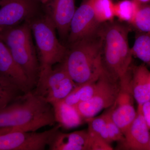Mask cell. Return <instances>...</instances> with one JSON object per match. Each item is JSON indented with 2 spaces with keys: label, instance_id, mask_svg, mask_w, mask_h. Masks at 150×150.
Returning a JSON list of instances; mask_svg holds the SVG:
<instances>
[{
  "label": "cell",
  "instance_id": "21",
  "mask_svg": "<svg viewBox=\"0 0 150 150\" xmlns=\"http://www.w3.org/2000/svg\"><path fill=\"white\" fill-rule=\"evenodd\" d=\"M95 16L100 24L114 20V3L112 0H89Z\"/></svg>",
  "mask_w": 150,
  "mask_h": 150
},
{
  "label": "cell",
  "instance_id": "6",
  "mask_svg": "<svg viewBox=\"0 0 150 150\" xmlns=\"http://www.w3.org/2000/svg\"><path fill=\"white\" fill-rule=\"evenodd\" d=\"M120 89L119 79L104 68L96 81L93 96L89 100L79 103L76 107L84 120L93 118L101 110L114 104Z\"/></svg>",
  "mask_w": 150,
  "mask_h": 150
},
{
  "label": "cell",
  "instance_id": "2",
  "mask_svg": "<svg viewBox=\"0 0 150 150\" xmlns=\"http://www.w3.org/2000/svg\"><path fill=\"white\" fill-rule=\"evenodd\" d=\"M67 46L62 64L76 84L96 81L104 69L100 28L93 35Z\"/></svg>",
  "mask_w": 150,
  "mask_h": 150
},
{
  "label": "cell",
  "instance_id": "17",
  "mask_svg": "<svg viewBox=\"0 0 150 150\" xmlns=\"http://www.w3.org/2000/svg\"><path fill=\"white\" fill-rule=\"evenodd\" d=\"M51 105L54 110L55 121L61 128L72 129L83 123L84 119L76 106L69 105L64 100L54 103Z\"/></svg>",
  "mask_w": 150,
  "mask_h": 150
},
{
  "label": "cell",
  "instance_id": "24",
  "mask_svg": "<svg viewBox=\"0 0 150 150\" xmlns=\"http://www.w3.org/2000/svg\"><path fill=\"white\" fill-rule=\"evenodd\" d=\"M19 92L16 87L0 78V109L14 100Z\"/></svg>",
  "mask_w": 150,
  "mask_h": 150
},
{
  "label": "cell",
  "instance_id": "12",
  "mask_svg": "<svg viewBox=\"0 0 150 150\" xmlns=\"http://www.w3.org/2000/svg\"><path fill=\"white\" fill-rule=\"evenodd\" d=\"M0 78L26 93L33 88L27 76L13 59L5 43L0 38Z\"/></svg>",
  "mask_w": 150,
  "mask_h": 150
},
{
  "label": "cell",
  "instance_id": "8",
  "mask_svg": "<svg viewBox=\"0 0 150 150\" xmlns=\"http://www.w3.org/2000/svg\"><path fill=\"white\" fill-rule=\"evenodd\" d=\"M61 128L59 125L42 132L13 131L0 134V150H43Z\"/></svg>",
  "mask_w": 150,
  "mask_h": 150
},
{
  "label": "cell",
  "instance_id": "28",
  "mask_svg": "<svg viewBox=\"0 0 150 150\" xmlns=\"http://www.w3.org/2000/svg\"><path fill=\"white\" fill-rule=\"evenodd\" d=\"M135 1H137L141 4H149L150 2V0H135Z\"/></svg>",
  "mask_w": 150,
  "mask_h": 150
},
{
  "label": "cell",
  "instance_id": "27",
  "mask_svg": "<svg viewBox=\"0 0 150 150\" xmlns=\"http://www.w3.org/2000/svg\"><path fill=\"white\" fill-rule=\"evenodd\" d=\"M141 108L143 117L150 130V100L144 103Z\"/></svg>",
  "mask_w": 150,
  "mask_h": 150
},
{
  "label": "cell",
  "instance_id": "1",
  "mask_svg": "<svg viewBox=\"0 0 150 150\" xmlns=\"http://www.w3.org/2000/svg\"><path fill=\"white\" fill-rule=\"evenodd\" d=\"M56 123L52 105L32 91L19 95L0 109V129L9 131L35 132Z\"/></svg>",
  "mask_w": 150,
  "mask_h": 150
},
{
  "label": "cell",
  "instance_id": "3",
  "mask_svg": "<svg viewBox=\"0 0 150 150\" xmlns=\"http://www.w3.org/2000/svg\"><path fill=\"white\" fill-rule=\"evenodd\" d=\"M130 30L124 23L114 20L102 23L100 27L103 67L121 83L129 81L131 76L133 55L128 39Z\"/></svg>",
  "mask_w": 150,
  "mask_h": 150
},
{
  "label": "cell",
  "instance_id": "31",
  "mask_svg": "<svg viewBox=\"0 0 150 150\" xmlns=\"http://www.w3.org/2000/svg\"><path fill=\"white\" fill-rule=\"evenodd\" d=\"M149 150H150V136L149 138Z\"/></svg>",
  "mask_w": 150,
  "mask_h": 150
},
{
  "label": "cell",
  "instance_id": "30",
  "mask_svg": "<svg viewBox=\"0 0 150 150\" xmlns=\"http://www.w3.org/2000/svg\"><path fill=\"white\" fill-rule=\"evenodd\" d=\"M4 1L5 0H0V6L3 4Z\"/></svg>",
  "mask_w": 150,
  "mask_h": 150
},
{
  "label": "cell",
  "instance_id": "22",
  "mask_svg": "<svg viewBox=\"0 0 150 150\" xmlns=\"http://www.w3.org/2000/svg\"><path fill=\"white\" fill-rule=\"evenodd\" d=\"M85 121L88 124L87 131L89 134L98 136L110 144L111 142L108 136L104 113L98 117L86 119Z\"/></svg>",
  "mask_w": 150,
  "mask_h": 150
},
{
  "label": "cell",
  "instance_id": "5",
  "mask_svg": "<svg viewBox=\"0 0 150 150\" xmlns=\"http://www.w3.org/2000/svg\"><path fill=\"white\" fill-rule=\"evenodd\" d=\"M40 65V71L52 68L62 63L67 51V46L56 35V29L43 11L29 21Z\"/></svg>",
  "mask_w": 150,
  "mask_h": 150
},
{
  "label": "cell",
  "instance_id": "10",
  "mask_svg": "<svg viewBox=\"0 0 150 150\" xmlns=\"http://www.w3.org/2000/svg\"><path fill=\"white\" fill-rule=\"evenodd\" d=\"M75 2L76 0H48L42 5V11L52 22L59 34V40L65 45L76 10Z\"/></svg>",
  "mask_w": 150,
  "mask_h": 150
},
{
  "label": "cell",
  "instance_id": "29",
  "mask_svg": "<svg viewBox=\"0 0 150 150\" xmlns=\"http://www.w3.org/2000/svg\"><path fill=\"white\" fill-rule=\"evenodd\" d=\"M37 1H38L42 5L45 4L48 1V0H37Z\"/></svg>",
  "mask_w": 150,
  "mask_h": 150
},
{
  "label": "cell",
  "instance_id": "18",
  "mask_svg": "<svg viewBox=\"0 0 150 150\" xmlns=\"http://www.w3.org/2000/svg\"><path fill=\"white\" fill-rule=\"evenodd\" d=\"M96 81L76 84L73 90L63 100L67 104L74 106L89 100L94 93Z\"/></svg>",
  "mask_w": 150,
  "mask_h": 150
},
{
  "label": "cell",
  "instance_id": "4",
  "mask_svg": "<svg viewBox=\"0 0 150 150\" xmlns=\"http://www.w3.org/2000/svg\"><path fill=\"white\" fill-rule=\"evenodd\" d=\"M0 38L34 87L38 79L40 65L28 22L1 31Z\"/></svg>",
  "mask_w": 150,
  "mask_h": 150
},
{
  "label": "cell",
  "instance_id": "26",
  "mask_svg": "<svg viewBox=\"0 0 150 150\" xmlns=\"http://www.w3.org/2000/svg\"><path fill=\"white\" fill-rule=\"evenodd\" d=\"M90 137L89 150H112L110 144L96 135L89 134Z\"/></svg>",
  "mask_w": 150,
  "mask_h": 150
},
{
  "label": "cell",
  "instance_id": "7",
  "mask_svg": "<svg viewBox=\"0 0 150 150\" xmlns=\"http://www.w3.org/2000/svg\"><path fill=\"white\" fill-rule=\"evenodd\" d=\"M76 85L62 63L40 70L34 92L52 105L63 100Z\"/></svg>",
  "mask_w": 150,
  "mask_h": 150
},
{
  "label": "cell",
  "instance_id": "9",
  "mask_svg": "<svg viewBox=\"0 0 150 150\" xmlns=\"http://www.w3.org/2000/svg\"><path fill=\"white\" fill-rule=\"evenodd\" d=\"M0 7V32L29 21L42 12L37 0H5Z\"/></svg>",
  "mask_w": 150,
  "mask_h": 150
},
{
  "label": "cell",
  "instance_id": "13",
  "mask_svg": "<svg viewBox=\"0 0 150 150\" xmlns=\"http://www.w3.org/2000/svg\"><path fill=\"white\" fill-rule=\"evenodd\" d=\"M134 99L130 87V81L121 84V89L117 99L110 107L111 118L123 134L137 115Z\"/></svg>",
  "mask_w": 150,
  "mask_h": 150
},
{
  "label": "cell",
  "instance_id": "25",
  "mask_svg": "<svg viewBox=\"0 0 150 150\" xmlns=\"http://www.w3.org/2000/svg\"><path fill=\"white\" fill-rule=\"evenodd\" d=\"M107 124L109 139L111 143L114 142H122L124 139V135L121 129L112 120L109 110L104 113Z\"/></svg>",
  "mask_w": 150,
  "mask_h": 150
},
{
  "label": "cell",
  "instance_id": "20",
  "mask_svg": "<svg viewBox=\"0 0 150 150\" xmlns=\"http://www.w3.org/2000/svg\"><path fill=\"white\" fill-rule=\"evenodd\" d=\"M131 51L133 56L150 67V33L137 31Z\"/></svg>",
  "mask_w": 150,
  "mask_h": 150
},
{
  "label": "cell",
  "instance_id": "19",
  "mask_svg": "<svg viewBox=\"0 0 150 150\" xmlns=\"http://www.w3.org/2000/svg\"><path fill=\"white\" fill-rule=\"evenodd\" d=\"M141 4L135 0H121L114 3L115 17L119 21L131 25Z\"/></svg>",
  "mask_w": 150,
  "mask_h": 150
},
{
  "label": "cell",
  "instance_id": "14",
  "mask_svg": "<svg viewBox=\"0 0 150 150\" xmlns=\"http://www.w3.org/2000/svg\"><path fill=\"white\" fill-rule=\"evenodd\" d=\"M150 130L143 117L141 105H138L137 115L124 133L121 142L124 149L149 150Z\"/></svg>",
  "mask_w": 150,
  "mask_h": 150
},
{
  "label": "cell",
  "instance_id": "11",
  "mask_svg": "<svg viewBox=\"0 0 150 150\" xmlns=\"http://www.w3.org/2000/svg\"><path fill=\"white\" fill-rule=\"evenodd\" d=\"M101 24L96 18L89 0H83L73 17L66 46L93 35Z\"/></svg>",
  "mask_w": 150,
  "mask_h": 150
},
{
  "label": "cell",
  "instance_id": "16",
  "mask_svg": "<svg viewBox=\"0 0 150 150\" xmlns=\"http://www.w3.org/2000/svg\"><path fill=\"white\" fill-rule=\"evenodd\" d=\"M130 87L138 105L150 100V71L144 64L132 70Z\"/></svg>",
  "mask_w": 150,
  "mask_h": 150
},
{
  "label": "cell",
  "instance_id": "15",
  "mask_svg": "<svg viewBox=\"0 0 150 150\" xmlns=\"http://www.w3.org/2000/svg\"><path fill=\"white\" fill-rule=\"evenodd\" d=\"M51 150H89L90 137L87 130L70 133L58 131L48 145Z\"/></svg>",
  "mask_w": 150,
  "mask_h": 150
},
{
  "label": "cell",
  "instance_id": "23",
  "mask_svg": "<svg viewBox=\"0 0 150 150\" xmlns=\"http://www.w3.org/2000/svg\"><path fill=\"white\" fill-rule=\"evenodd\" d=\"M131 25L137 31L150 33V4H140L136 16Z\"/></svg>",
  "mask_w": 150,
  "mask_h": 150
}]
</instances>
